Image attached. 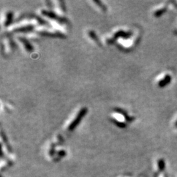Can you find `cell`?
<instances>
[{"label":"cell","mask_w":177,"mask_h":177,"mask_svg":"<svg viewBox=\"0 0 177 177\" xmlns=\"http://www.w3.org/2000/svg\"><path fill=\"white\" fill-rule=\"evenodd\" d=\"M158 166H159V168L160 170H164L165 169V162H164L163 159H160L158 162Z\"/></svg>","instance_id":"4"},{"label":"cell","mask_w":177,"mask_h":177,"mask_svg":"<svg viewBox=\"0 0 177 177\" xmlns=\"http://www.w3.org/2000/svg\"><path fill=\"white\" fill-rule=\"evenodd\" d=\"M58 154H59V156H60L64 157V156H66V152H65V151H64V150H61V151H59Z\"/></svg>","instance_id":"5"},{"label":"cell","mask_w":177,"mask_h":177,"mask_svg":"<svg viewBox=\"0 0 177 177\" xmlns=\"http://www.w3.org/2000/svg\"><path fill=\"white\" fill-rule=\"evenodd\" d=\"M85 111H86V110H85V109H83V110H81L80 115L79 116H78V118H76V119H75V121H74L73 123H72V124L70 125V126H69V130H72V129H74L75 127H76V125H78V122H80V120L81 118H82V116L83 115V112L85 113Z\"/></svg>","instance_id":"2"},{"label":"cell","mask_w":177,"mask_h":177,"mask_svg":"<svg viewBox=\"0 0 177 177\" xmlns=\"http://www.w3.org/2000/svg\"><path fill=\"white\" fill-rule=\"evenodd\" d=\"M171 81V77L169 75H165V77L162 80H161L159 82V86L160 87H165L166 85L169 84V83Z\"/></svg>","instance_id":"1"},{"label":"cell","mask_w":177,"mask_h":177,"mask_svg":"<svg viewBox=\"0 0 177 177\" xmlns=\"http://www.w3.org/2000/svg\"><path fill=\"white\" fill-rule=\"evenodd\" d=\"M166 10H167L166 8H163V9H159V10L157 11L154 13L155 17H160V16H162L163 14L165 13V12H166Z\"/></svg>","instance_id":"3"},{"label":"cell","mask_w":177,"mask_h":177,"mask_svg":"<svg viewBox=\"0 0 177 177\" xmlns=\"http://www.w3.org/2000/svg\"><path fill=\"white\" fill-rule=\"evenodd\" d=\"M175 125H176V127H177V121H176V123H175Z\"/></svg>","instance_id":"6"}]
</instances>
